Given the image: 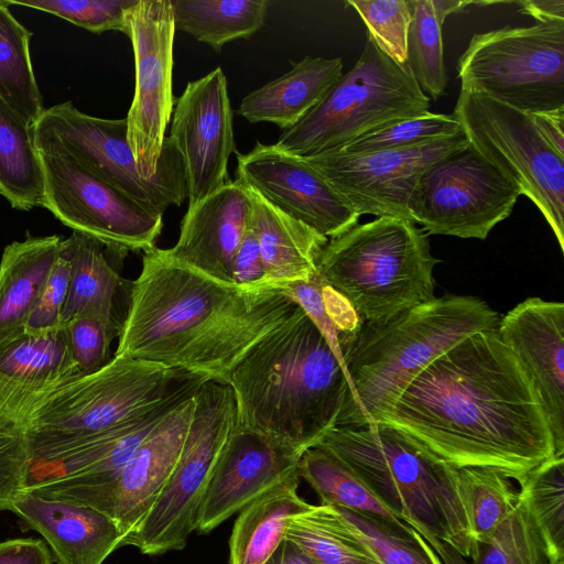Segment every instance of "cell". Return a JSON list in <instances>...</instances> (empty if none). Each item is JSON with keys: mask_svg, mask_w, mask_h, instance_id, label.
<instances>
[{"mask_svg": "<svg viewBox=\"0 0 564 564\" xmlns=\"http://www.w3.org/2000/svg\"><path fill=\"white\" fill-rule=\"evenodd\" d=\"M382 422L449 465L519 484L556 457L532 379L497 330L478 332L430 362Z\"/></svg>", "mask_w": 564, "mask_h": 564, "instance_id": "1", "label": "cell"}, {"mask_svg": "<svg viewBox=\"0 0 564 564\" xmlns=\"http://www.w3.org/2000/svg\"><path fill=\"white\" fill-rule=\"evenodd\" d=\"M296 307L283 289L223 282L154 247L131 283L113 355L229 383L249 350Z\"/></svg>", "mask_w": 564, "mask_h": 564, "instance_id": "2", "label": "cell"}, {"mask_svg": "<svg viewBox=\"0 0 564 564\" xmlns=\"http://www.w3.org/2000/svg\"><path fill=\"white\" fill-rule=\"evenodd\" d=\"M237 425L299 455L337 426L347 378L341 360L297 305L236 366Z\"/></svg>", "mask_w": 564, "mask_h": 564, "instance_id": "3", "label": "cell"}, {"mask_svg": "<svg viewBox=\"0 0 564 564\" xmlns=\"http://www.w3.org/2000/svg\"><path fill=\"white\" fill-rule=\"evenodd\" d=\"M499 319L479 297L447 294L343 335L347 391L337 426L382 422L430 362L469 335L497 330Z\"/></svg>", "mask_w": 564, "mask_h": 564, "instance_id": "4", "label": "cell"}, {"mask_svg": "<svg viewBox=\"0 0 564 564\" xmlns=\"http://www.w3.org/2000/svg\"><path fill=\"white\" fill-rule=\"evenodd\" d=\"M315 446L344 460L443 564H468L476 543L455 486L456 467L384 422L336 426Z\"/></svg>", "mask_w": 564, "mask_h": 564, "instance_id": "5", "label": "cell"}, {"mask_svg": "<svg viewBox=\"0 0 564 564\" xmlns=\"http://www.w3.org/2000/svg\"><path fill=\"white\" fill-rule=\"evenodd\" d=\"M438 262L427 234L414 221L377 217L328 239L317 274L349 302L361 323L381 325L436 297Z\"/></svg>", "mask_w": 564, "mask_h": 564, "instance_id": "6", "label": "cell"}, {"mask_svg": "<svg viewBox=\"0 0 564 564\" xmlns=\"http://www.w3.org/2000/svg\"><path fill=\"white\" fill-rule=\"evenodd\" d=\"M205 377L113 355L41 399L25 420L31 466L142 413Z\"/></svg>", "mask_w": 564, "mask_h": 564, "instance_id": "7", "label": "cell"}, {"mask_svg": "<svg viewBox=\"0 0 564 564\" xmlns=\"http://www.w3.org/2000/svg\"><path fill=\"white\" fill-rule=\"evenodd\" d=\"M430 98L408 65L382 53L367 35L362 52L326 97L274 145L306 158L339 149L392 121L429 111Z\"/></svg>", "mask_w": 564, "mask_h": 564, "instance_id": "8", "label": "cell"}, {"mask_svg": "<svg viewBox=\"0 0 564 564\" xmlns=\"http://www.w3.org/2000/svg\"><path fill=\"white\" fill-rule=\"evenodd\" d=\"M31 128L37 151L72 158L161 215L171 205L181 206L187 197L182 156L170 137L164 139L158 172L144 178L128 141L126 118L93 117L66 101L44 109Z\"/></svg>", "mask_w": 564, "mask_h": 564, "instance_id": "9", "label": "cell"}, {"mask_svg": "<svg viewBox=\"0 0 564 564\" xmlns=\"http://www.w3.org/2000/svg\"><path fill=\"white\" fill-rule=\"evenodd\" d=\"M457 77L460 89L524 112L564 108V21L474 34Z\"/></svg>", "mask_w": 564, "mask_h": 564, "instance_id": "10", "label": "cell"}, {"mask_svg": "<svg viewBox=\"0 0 564 564\" xmlns=\"http://www.w3.org/2000/svg\"><path fill=\"white\" fill-rule=\"evenodd\" d=\"M195 409L175 467L159 498L122 546L147 555L183 550L195 530V518L213 467L237 423L229 383L205 381L194 395Z\"/></svg>", "mask_w": 564, "mask_h": 564, "instance_id": "11", "label": "cell"}, {"mask_svg": "<svg viewBox=\"0 0 564 564\" xmlns=\"http://www.w3.org/2000/svg\"><path fill=\"white\" fill-rule=\"evenodd\" d=\"M452 116L468 142L538 207L564 251V158L543 140L529 113L460 89Z\"/></svg>", "mask_w": 564, "mask_h": 564, "instance_id": "12", "label": "cell"}, {"mask_svg": "<svg viewBox=\"0 0 564 564\" xmlns=\"http://www.w3.org/2000/svg\"><path fill=\"white\" fill-rule=\"evenodd\" d=\"M520 195V188L468 142L425 169L408 210L427 234L484 240L509 217Z\"/></svg>", "mask_w": 564, "mask_h": 564, "instance_id": "13", "label": "cell"}, {"mask_svg": "<svg viewBox=\"0 0 564 564\" xmlns=\"http://www.w3.org/2000/svg\"><path fill=\"white\" fill-rule=\"evenodd\" d=\"M44 175L43 207L61 223L128 251H149L163 229V215L145 207L72 158L37 151Z\"/></svg>", "mask_w": 564, "mask_h": 564, "instance_id": "14", "label": "cell"}, {"mask_svg": "<svg viewBox=\"0 0 564 564\" xmlns=\"http://www.w3.org/2000/svg\"><path fill=\"white\" fill-rule=\"evenodd\" d=\"M174 17L170 0H137L126 11L124 34L130 39L135 85L126 117L128 141L140 175L151 178L159 170L173 95Z\"/></svg>", "mask_w": 564, "mask_h": 564, "instance_id": "15", "label": "cell"}, {"mask_svg": "<svg viewBox=\"0 0 564 564\" xmlns=\"http://www.w3.org/2000/svg\"><path fill=\"white\" fill-rule=\"evenodd\" d=\"M468 143L465 133L414 147L303 158L358 215L410 219L411 194L425 169Z\"/></svg>", "mask_w": 564, "mask_h": 564, "instance_id": "16", "label": "cell"}, {"mask_svg": "<svg viewBox=\"0 0 564 564\" xmlns=\"http://www.w3.org/2000/svg\"><path fill=\"white\" fill-rule=\"evenodd\" d=\"M184 165L188 206L223 187L236 151L234 111L220 67L187 83L175 101L169 135Z\"/></svg>", "mask_w": 564, "mask_h": 564, "instance_id": "17", "label": "cell"}, {"mask_svg": "<svg viewBox=\"0 0 564 564\" xmlns=\"http://www.w3.org/2000/svg\"><path fill=\"white\" fill-rule=\"evenodd\" d=\"M236 174L245 188L328 239L358 224L360 215L303 158L274 144L237 153Z\"/></svg>", "mask_w": 564, "mask_h": 564, "instance_id": "18", "label": "cell"}, {"mask_svg": "<svg viewBox=\"0 0 564 564\" xmlns=\"http://www.w3.org/2000/svg\"><path fill=\"white\" fill-rule=\"evenodd\" d=\"M302 455L235 425L199 503L194 529L206 534L267 489L297 471Z\"/></svg>", "mask_w": 564, "mask_h": 564, "instance_id": "19", "label": "cell"}, {"mask_svg": "<svg viewBox=\"0 0 564 564\" xmlns=\"http://www.w3.org/2000/svg\"><path fill=\"white\" fill-rule=\"evenodd\" d=\"M497 333L521 362L538 392L554 440L564 456V304L528 297L498 323Z\"/></svg>", "mask_w": 564, "mask_h": 564, "instance_id": "20", "label": "cell"}, {"mask_svg": "<svg viewBox=\"0 0 564 564\" xmlns=\"http://www.w3.org/2000/svg\"><path fill=\"white\" fill-rule=\"evenodd\" d=\"M194 395L155 425L93 508L110 517L124 536L149 513L175 467L194 413Z\"/></svg>", "mask_w": 564, "mask_h": 564, "instance_id": "21", "label": "cell"}, {"mask_svg": "<svg viewBox=\"0 0 564 564\" xmlns=\"http://www.w3.org/2000/svg\"><path fill=\"white\" fill-rule=\"evenodd\" d=\"M249 192L236 180L188 206L176 243L175 260L223 282L232 283L234 259L249 227Z\"/></svg>", "mask_w": 564, "mask_h": 564, "instance_id": "22", "label": "cell"}, {"mask_svg": "<svg viewBox=\"0 0 564 564\" xmlns=\"http://www.w3.org/2000/svg\"><path fill=\"white\" fill-rule=\"evenodd\" d=\"M80 376L65 324L0 344V400L24 424L41 399Z\"/></svg>", "mask_w": 564, "mask_h": 564, "instance_id": "23", "label": "cell"}, {"mask_svg": "<svg viewBox=\"0 0 564 564\" xmlns=\"http://www.w3.org/2000/svg\"><path fill=\"white\" fill-rule=\"evenodd\" d=\"M70 262L68 292L61 323L88 317L119 337L127 316L132 281L121 270L128 250L89 235L73 231L64 239Z\"/></svg>", "mask_w": 564, "mask_h": 564, "instance_id": "24", "label": "cell"}, {"mask_svg": "<svg viewBox=\"0 0 564 564\" xmlns=\"http://www.w3.org/2000/svg\"><path fill=\"white\" fill-rule=\"evenodd\" d=\"M11 512L45 540L57 564H102L122 546L117 523L89 507L24 492Z\"/></svg>", "mask_w": 564, "mask_h": 564, "instance_id": "25", "label": "cell"}, {"mask_svg": "<svg viewBox=\"0 0 564 564\" xmlns=\"http://www.w3.org/2000/svg\"><path fill=\"white\" fill-rule=\"evenodd\" d=\"M291 65L284 75L246 95L238 113L251 123L270 122L289 130L326 97L343 75L339 57L307 55Z\"/></svg>", "mask_w": 564, "mask_h": 564, "instance_id": "26", "label": "cell"}, {"mask_svg": "<svg viewBox=\"0 0 564 564\" xmlns=\"http://www.w3.org/2000/svg\"><path fill=\"white\" fill-rule=\"evenodd\" d=\"M251 200L249 227L254 232L262 262L271 283L280 289L308 281L328 238L285 215L248 189Z\"/></svg>", "mask_w": 564, "mask_h": 564, "instance_id": "27", "label": "cell"}, {"mask_svg": "<svg viewBox=\"0 0 564 564\" xmlns=\"http://www.w3.org/2000/svg\"><path fill=\"white\" fill-rule=\"evenodd\" d=\"M207 380L189 384L147 410L120 441L97 462L72 475L32 486L26 492L94 508L118 479L135 449L155 425L180 403L193 397Z\"/></svg>", "mask_w": 564, "mask_h": 564, "instance_id": "28", "label": "cell"}, {"mask_svg": "<svg viewBox=\"0 0 564 564\" xmlns=\"http://www.w3.org/2000/svg\"><path fill=\"white\" fill-rule=\"evenodd\" d=\"M63 240L57 235L29 237L4 248L0 261V344L24 333Z\"/></svg>", "mask_w": 564, "mask_h": 564, "instance_id": "29", "label": "cell"}, {"mask_svg": "<svg viewBox=\"0 0 564 564\" xmlns=\"http://www.w3.org/2000/svg\"><path fill=\"white\" fill-rule=\"evenodd\" d=\"M299 482L293 473L240 509L229 538V564H263L270 557L288 523L314 506L299 496Z\"/></svg>", "mask_w": 564, "mask_h": 564, "instance_id": "30", "label": "cell"}, {"mask_svg": "<svg viewBox=\"0 0 564 564\" xmlns=\"http://www.w3.org/2000/svg\"><path fill=\"white\" fill-rule=\"evenodd\" d=\"M297 473L318 495L321 505L352 511L403 540L422 538L397 518L368 485L328 448L314 446L306 449L300 458Z\"/></svg>", "mask_w": 564, "mask_h": 564, "instance_id": "31", "label": "cell"}, {"mask_svg": "<svg viewBox=\"0 0 564 564\" xmlns=\"http://www.w3.org/2000/svg\"><path fill=\"white\" fill-rule=\"evenodd\" d=\"M0 194L12 208L43 205L44 175L31 124L0 97Z\"/></svg>", "mask_w": 564, "mask_h": 564, "instance_id": "32", "label": "cell"}, {"mask_svg": "<svg viewBox=\"0 0 564 564\" xmlns=\"http://www.w3.org/2000/svg\"><path fill=\"white\" fill-rule=\"evenodd\" d=\"M175 29L215 52L230 41L250 39L265 20L267 0H170Z\"/></svg>", "mask_w": 564, "mask_h": 564, "instance_id": "33", "label": "cell"}, {"mask_svg": "<svg viewBox=\"0 0 564 564\" xmlns=\"http://www.w3.org/2000/svg\"><path fill=\"white\" fill-rule=\"evenodd\" d=\"M284 539L315 564H381L378 555L329 505L313 506L294 517Z\"/></svg>", "mask_w": 564, "mask_h": 564, "instance_id": "34", "label": "cell"}, {"mask_svg": "<svg viewBox=\"0 0 564 564\" xmlns=\"http://www.w3.org/2000/svg\"><path fill=\"white\" fill-rule=\"evenodd\" d=\"M33 33L0 1V97L31 126L44 111L31 56Z\"/></svg>", "mask_w": 564, "mask_h": 564, "instance_id": "35", "label": "cell"}, {"mask_svg": "<svg viewBox=\"0 0 564 564\" xmlns=\"http://www.w3.org/2000/svg\"><path fill=\"white\" fill-rule=\"evenodd\" d=\"M455 486L475 543H486L516 507L519 491L509 478L482 467H456Z\"/></svg>", "mask_w": 564, "mask_h": 564, "instance_id": "36", "label": "cell"}, {"mask_svg": "<svg viewBox=\"0 0 564 564\" xmlns=\"http://www.w3.org/2000/svg\"><path fill=\"white\" fill-rule=\"evenodd\" d=\"M519 494L525 500L553 564H564V456L531 471Z\"/></svg>", "mask_w": 564, "mask_h": 564, "instance_id": "37", "label": "cell"}, {"mask_svg": "<svg viewBox=\"0 0 564 564\" xmlns=\"http://www.w3.org/2000/svg\"><path fill=\"white\" fill-rule=\"evenodd\" d=\"M470 558V564H553L520 494L516 507L490 539L475 544Z\"/></svg>", "mask_w": 564, "mask_h": 564, "instance_id": "38", "label": "cell"}, {"mask_svg": "<svg viewBox=\"0 0 564 564\" xmlns=\"http://www.w3.org/2000/svg\"><path fill=\"white\" fill-rule=\"evenodd\" d=\"M408 3L411 22L406 65L421 90L436 100L445 94L447 84L442 24L435 18L431 0H408Z\"/></svg>", "mask_w": 564, "mask_h": 564, "instance_id": "39", "label": "cell"}, {"mask_svg": "<svg viewBox=\"0 0 564 564\" xmlns=\"http://www.w3.org/2000/svg\"><path fill=\"white\" fill-rule=\"evenodd\" d=\"M460 133H463V129L452 115L426 111L419 116L392 121L336 149V151L358 154L401 149L430 143Z\"/></svg>", "mask_w": 564, "mask_h": 564, "instance_id": "40", "label": "cell"}, {"mask_svg": "<svg viewBox=\"0 0 564 564\" xmlns=\"http://www.w3.org/2000/svg\"><path fill=\"white\" fill-rule=\"evenodd\" d=\"M30 468L25 424L0 400V511L26 492Z\"/></svg>", "mask_w": 564, "mask_h": 564, "instance_id": "41", "label": "cell"}, {"mask_svg": "<svg viewBox=\"0 0 564 564\" xmlns=\"http://www.w3.org/2000/svg\"><path fill=\"white\" fill-rule=\"evenodd\" d=\"M367 26L378 48L400 65H406V40L411 22L408 0H348Z\"/></svg>", "mask_w": 564, "mask_h": 564, "instance_id": "42", "label": "cell"}, {"mask_svg": "<svg viewBox=\"0 0 564 564\" xmlns=\"http://www.w3.org/2000/svg\"><path fill=\"white\" fill-rule=\"evenodd\" d=\"M9 6H22L48 12L94 33L116 30L124 33L126 11L137 0H2Z\"/></svg>", "mask_w": 564, "mask_h": 564, "instance_id": "43", "label": "cell"}, {"mask_svg": "<svg viewBox=\"0 0 564 564\" xmlns=\"http://www.w3.org/2000/svg\"><path fill=\"white\" fill-rule=\"evenodd\" d=\"M333 507L375 551L381 564H443L423 538L416 541L397 538L362 516L337 506Z\"/></svg>", "mask_w": 564, "mask_h": 564, "instance_id": "44", "label": "cell"}, {"mask_svg": "<svg viewBox=\"0 0 564 564\" xmlns=\"http://www.w3.org/2000/svg\"><path fill=\"white\" fill-rule=\"evenodd\" d=\"M65 325L82 376L93 373L110 361V345L117 336L107 326L88 317L74 318Z\"/></svg>", "mask_w": 564, "mask_h": 564, "instance_id": "45", "label": "cell"}, {"mask_svg": "<svg viewBox=\"0 0 564 564\" xmlns=\"http://www.w3.org/2000/svg\"><path fill=\"white\" fill-rule=\"evenodd\" d=\"M69 275L70 262L63 240L58 258L40 299L28 318L24 332H43L62 324L61 314L67 297Z\"/></svg>", "mask_w": 564, "mask_h": 564, "instance_id": "46", "label": "cell"}, {"mask_svg": "<svg viewBox=\"0 0 564 564\" xmlns=\"http://www.w3.org/2000/svg\"><path fill=\"white\" fill-rule=\"evenodd\" d=\"M232 282L249 290L280 289L273 285L268 278L257 237L250 227H248L234 259Z\"/></svg>", "mask_w": 564, "mask_h": 564, "instance_id": "47", "label": "cell"}, {"mask_svg": "<svg viewBox=\"0 0 564 564\" xmlns=\"http://www.w3.org/2000/svg\"><path fill=\"white\" fill-rule=\"evenodd\" d=\"M48 546L41 539L15 538L0 542V564H53Z\"/></svg>", "mask_w": 564, "mask_h": 564, "instance_id": "48", "label": "cell"}, {"mask_svg": "<svg viewBox=\"0 0 564 564\" xmlns=\"http://www.w3.org/2000/svg\"><path fill=\"white\" fill-rule=\"evenodd\" d=\"M322 297L328 317L341 334L355 333L362 324L349 302L324 282Z\"/></svg>", "mask_w": 564, "mask_h": 564, "instance_id": "49", "label": "cell"}, {"mask_svg": "<svg viewBox=\"0 0 564 564\" xmlns=\"http://www.w3.org/2000/svg\"><path fill=\"white\" fill-rule=\"evenodd\" d=\"M529 116L543 140L564 158V108L531 112Z\"/></svg>", "mask_w": 564, "mask_h": 564, "instance_id": "50", "label": "cell"}, {"mask_svg": "<svg viewBox=\"0 0 564 564\" xmlns=\"http://www.w3.org/2000/svg\"><path fill=\"white\" fill-rule=\"evenodd\" d=\"M517 3L519 12L534 18L538 23L564 21V0H525Z\"/></svg>", "mask_w": 564, "mask_h": 564, "instance_id": "51", "label": "cell"}, {"mask_svg": "<svg viewBox=\"0 0 564 564\" xmlns=\"http://www.w3.org/2000/svg\"><path fill=\"white\" fill-rule=\"evenodd\" d=\"M263 564H315L299 546L283 540Z\"/></svg>", "mask_w": 564, "mask_h": 564, "instance_id": "52", "label": "cell"}, {"mask_svg": "<svg viewBox=\"0 0 564 564\" xmlns=\"http://www.w3.org/2000/svg\"><path fill=\"white\" fill-rule=\"evenodd\" d=\"M435 18L443 25L445 19L455 12L464 11L468 6L475 4V1L460 0H431Z\"/></svg>", "mask_w": 564, "mask_h": 564, "instance_id": "53", "label": "cell"}]
</instances>
